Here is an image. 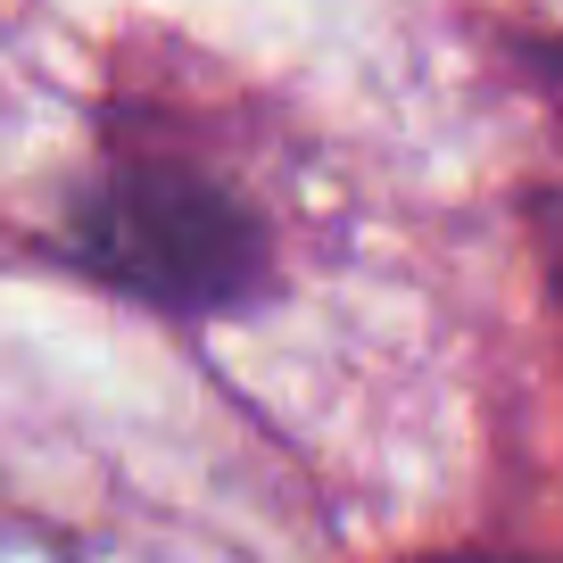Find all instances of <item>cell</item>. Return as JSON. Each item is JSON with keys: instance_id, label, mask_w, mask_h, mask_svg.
I'll return each instance as SVG.
<instances>
[{"instance_id": "1", "label": "cell", "mask_w": 563, "mask_h": 563, "mask_svg": "<svg viewBox=\"0 0 563 563\" xmlns=\"http://www.w3.org/2000/svg\"><path fill=\"white\" fill-rule=\"evenodd\" d=\"M84 249H91V265L124 274L133 290H150L166 307H224L265 257L257 216L232 191L183 175V166L108 175L84 199Z\"/></svg>"}]
</instances>
